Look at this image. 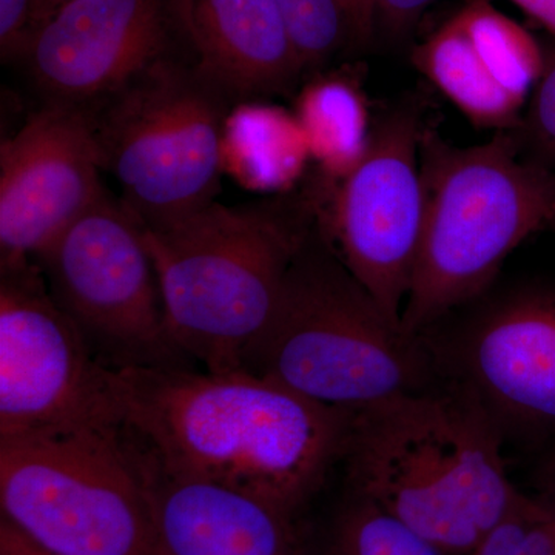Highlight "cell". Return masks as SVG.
Listing matches in <instances>:
<instances>
[{
    "label": "cell",
    "instance_id": "obj_12",
    "mask_svg": "<svg viewBox=\"0 0 555 555\" xmlns=\"http://www.w3.org/2000/svg\"><path fill=\"white\" fill-rule=\"evenodd\" d=\"M427 339L441 375L469 389L503 434L555 429V288L513 292L447 343Z\"/></svg>",
    "mask_w": 555,
    "mask_h": 555
},
{
    "label": "cell",
    "instance_id": "obj_2",
    "mask_svg": "<svg viewBox=\"0 0 555 555\" xmlns=\"http://www.w3.org/2000/svg\"><path fill=\"white\" fill-rule=\"evenodd\" d=\"M503 437L480 400L443 377L353 414L341 462L350 494L444 555H470L521 494Z\"/></svg>",
    "mask_w": 555,
    "mask_h": 555
},
{
    "label": "cell",
    "instance_id": "obj_16",
    "mask_svg": "<svg viewBox=\"0 0 555 555\" xmlns=\"http://www.w3.org/2000/svg\"><path fill=\"white\" fill-rule=\"evenodd\" d=\"M310 158L295 113L243 101L230 109L222 131V170L255 192H291Z\"/></svg>",
    "mask_w": 555,
    "mask_h": 555
},
{
    "label": "cell",
    "instance_id": "obj_4",
    "mask_svg": "<svg viewBox=\"0 0 555 555\" xmlns=\"http://www.w3.org/2000/svg\"><path fill=\"white\" fill-rule=\"evenodd\" d=\"M320 215L312 198L281 193L238 206L214 201L169 224L142 225L167 328L193 363L241 371Z\"/></svg>",
    "mask_w": 555,
    "mask_h": 555
},
{
    "label": "cell",
    "instance_id": "obj_23",
    "mask_svg": "<svg viewBox=\"0 0 555 555\" xmlns=\"http://www.w3.org/2000/svg\"><path fill=\"white\" fill-rule=\"evenodd\" d=\"M526 133L543 158L540 164L555 170V51L545 56V68L532 90Z\"/></svg>",
    "mask_w": 555,
    "mask_h": 555
},
{
    "label": "cell",
    "instance_id": "obj_18",
    "mask_svg": "<svg viewBox=\"0 0 555 555\" xmlns=\"http://www.w3.org/2000/svg\"><path fill=\"white\" fill-rule=\"evenodd\" d=\"M310 158L328 178H346L366 153L371 130L366 101L352 80L332 75L313 79L295 105Z\"/></svg>",
    "mask_w": 555,
    "mask_h": 555
},
{
    "label": "cell",
    "instance_id": "obj_7",
    "mask_svg": "<svg viewBox=\"0 0 555 555\" xmlns=\"http://www.w3.org/2000/svg\"><path fill=\"white\" fill-rule=\"evenodd\" d=\"M233 107L196 68L160 60L86 107L102 171L144 228H158L217 201L222 131Z\"/></svg>",
    "mask_w": 555,
    "mask_h": 555
},
{
    "label": "cell",
    "instance_id": "obj_25",
    "mask_svg": "<svg viewBox=\"0 0 555 555\" xmlns=\"http://www.w3.org/2000/svg\"><path fill=\"white\" fill-rule=\"evenodd\" d=\"M434 0H377V28L390 38L406 35Z\"/></svg>",
    "mask_w": 555,
    "mask_h": 555
},
{
    "label": "cell",
    "instance_id": "obj_6",
    "mask_svg": "<svg viewBox=\"0 0 555 555\" xmlns=\"http://www.w3.org/2000/svg\"><path fill=\"white\" fill-rule=\"evenodd\" d=\"M0 509L53 555H153L149 462L122 426L0 440Z\"/></svg>",
    "mask_w": 555,
    "mask_h": 555
},
{
    "label": "cell",
    "instance_id": "obj_20",
    "mask_svg": "<svg viewBox=\"0 0 555 555\" xmlns=\"http://www.w3.org/2000/svg\"><path fill=\"white\" fill-rule=\"evenodd\" d=\"M323 555H444L377 505L350 494L332 521Z\"/></svg>",
    "mask_w": 555,
    "mask_h": 555
},
{
    "label": "cell",
    "instance_id": "obj_10",
    "mask_svg": "<svg viewBox=\"0 0 555 555\" xmlns=\"http://www.w3.org/2000/svg\"><path fill=\"white\" fill-rule=\"evenodd\" d=\"M414 108H398L371 130L363 158L341 179L320 228L346 269L401 327L423 229L420 141Z\"/></svg>",
    "mask_w": 555,
    "mask_h": 555
},
{
    "label": "cell",
    "instance_id": "obj_26",
    "mask_svg": "<svg viewBox=\"0 0 555 555\" xmlns=\"http://www.w3.org/2000/svg\"><path fill=\"white\" fill-rule=\"evenodd\" d=\"M349 24L350 38L367 42L377 30V0H337Z\"/></svg>",
    "mask_w": 555,
    "mask_h": 555
},
{
    "label": "cell",
    "instance_id": "obj_30",
    "mask_svg": "<svg viewBox=\"0 0 555 555\" xmlns=\"http://www.w3.org/2000/svg\"><path fill=\"white\" fill-rule=\"evenodd\" d=\"M543 503L547 506V509L551 511V513L555 516V481L553 485H551L550 491L546 492L545 495L542 496Z\"/></svg>",
    "mask_w": 555,
    "mask_h": 555
},
{
    "label": "cell",
    "instance_id": "obj_27",
    "mask_svg": "<svg viewBox=\"0 0 555 555\" xmlns=\"http://www.w3.org/2000/svg\"><path fill=\"white\" fill-rule=\"evenodd\" d=\"M0 555H53L36 546L27 537L21 534L5 520L0 518Z\"/></svg>",
    "mask_w": 555,
    "mask_h": 555
},
{
    "label": "cell",
    "instance_id": "obj_17",
    "mask_svg": "<svg viewBox=\"0 0 555 555\" xmlns=\"http://www.w3.org/2000/svg\"><path fill=\"white\" fill-rule=\"evenodd\" d=\"M412 64L429 79L474 126H513L525 100L494 78L454 16L412 50Z\"/></svg>",
    "mask_w": 555,
    "mask_h": 555
},
{
    "label": "cell",
    "instance_id": "obj_9",
    "mask_svg": "<svg viewBox=\"0 0 555 555\" xmlns=\"http://www.w3.org/2000/svg\"><path fill=\"white\" fill-rule=\"evenodd\" d=\"M120 426L116 371L93 356L35 261L0 269V440Z\"/></svg>",
    "mask_w": 555,
    "mask_h": 555
},
{
    "label": "cell",
    "instance_id": "obj_24",
    "mask_svg": "<svg viewBox=\"0 0 555 555\" xmlns=\"http://www.w3.org/2000/svg\"><path fill=\"white\" fill-rule=\"evenodd\" d=\"M35 0H0V51L3 60L22 56L31 31Z\"/></svg>",
    "mask_w": 555,
    "mask_h": 555
},
{
    "label": "cell",
    "instance_id": "obj_5",
    "mask_svg": "<svg viewBox=\"0 0 555 555\" xmlns=\"http://www.w3.org/2000/svg\"><path fill=\"white\" fill-rule=\"evenodd\" d=\"M420 170L422 238L401 313L411 337L480 297L525 240L555 225V170L518 158L503 131L459 147L423 129Z\"/></svg>",
    "mask_w": 555,
    "mask_h": 555
},
{
    "label": "cell",
    "instance_id": "obj_8",
    "mask_svg": "<svg viewBox=\"0 0 555 555\" xmlns=\"http://www.w3.org/2000/svg\"><path fill=\"white\" fill-rule=\"evenodd\" d=\"M35 262L109 371L195 367L170 337L144 230L119 198L105 192Z\"/></svg>",
    "mask_w": 555,
    "mask_h": 555
},
{
    "label": "cell",
    "instance_id": "obj_19",
    "mask_svg": "<svg viewBox=\"0 0 555 555\" xmlns=\"http://www.w3.org/2000/svg\"><path fill=\"white\" fill-rule=\"evenodd\" d=\"M454 17L494 78L526 101L545 68L534 38L491 0H469Z\"/></svg>",
    "mask_w": 555,
    "mask_h": 555
},
{
    "label": "cell",
    "instance_id": "obj_29",
    "mask_svg": "<svg viewBox=\"0 0 555 555\" xmlns=\"http://www.w3.org/2000/svg\"><path fill=\"white\" fill-rule=\"evenodd\" d=\"M68 2H72V0H35V5H33L30 36L39 25H42L43 22L49 20L50 16H53L61 7H64L65 3Z\"/></svg>",
    "mask_w": 555,
    "mask_h": 555
},
{
    "label": "cell",
    "instance_id": "obj_14",
    "mask_svg": "<svg viewBox=\"0 0 555 555\" xmlns=\"http://www.w3.org/2000/svg\"><path fill=\"white\" fill-rule=\"evenodd\" d=\"M147 462L153 555H309L299 514L228 486L167 476Z\"/></svg>",
    "mask_w": 555,
    "mask_h": 555
},
{
    "label": "cell",
    "instance_id": "obj_11",
    "mask_svg": "<svg viewBox=\"0 0 555 555\" xmlns=\"http://www.w3.org/2000/svg\"><path fill=\"white\" fill-rule=\"evenodd\" d=\"M89 112L47 102L0 149V269L35 261L107 192Z\"/></svg>",
    "mask_w": 555,
    "mask_h": 555
},
{
    "label": "cell",
    "instance_id": "obj_21",
    "mask_svg": "<svg viewBox=\"0 0 555 555\" xmlns=\"http://www.w3.org/2000/svg\"><path fill=\"white\" fill-rule=\"evenodd\" d=\"M302 67L327 61L350 38L337 0H275Z\"/></svg>",
    "mask_w": 555,
    "mask_h": 555
},
{
    "label": "cell",
    "instance_id": "obj_22",
    "mask_svg": "<svg viewBox=\"0 0 555 555\" xmlns=\"http://www.w3.org/2000/svg\"><path fill=\"white\" fill-rule=\"evenodd\" d=\"M470 555H555V516L542 500L520 494Z\"/></svg>",
    "mask_w": 555,
    "mask_h": 555
},
{
    "label": "cell",
    "instance_id": "obj_28",
    "mask_svg": "<svg viewBox=\"0 0 555 555\" xmlns=\"http://www.w3.org/2000/svg\"><path fill=\"white\" fill-rule=\"evenodd\" d=\"M555 36V0H511Z\"/></svg>",
    "mask_w": 555,
    "mask_h": 555
},
{
    "label": "cell",
    "instance_id": "obj_3",
    "mask_svg": "<svg viewBox=\"0 0 555 555\" xmlns=\"http://www.w3.org/2000/svg\"><path fill=\"white\" fill-rule=\"evenodd\" d=\"M241 371L350 415L443 378L429 339L387 318L332 250L320 218Z\"/></svg>",
    "mask_w": 555,
    "mask_h": 555
},
{
    "label": "cell",
    "instance_id": "obj_1",
    "mask_svg": "<svg viewBox=\"0 0 555 555\" xmlns=\"http://www.w3.org/2000/svg\"><path fill=\"white\" fill-rule=\"evenodd\" d=\"M120 426L160 473L299 514L341 462L352 415L246 371L116 372Z\"/></svg>",
    "mask_w": 555,
    "mask_h": 555
},
{
    "label": "cell",
    "instance_id": "obj_15",
    "mask_svg": "<svg viewBox=\"0 0 555 555\" xmlns=\"http://www.w3.org/2000/svg\"><path fill=\"white\" fill-rule=\"evenodd\" d=\"M193 67L233 102L281 93L305 67L275 0H171Z\"/></svg>",
    "mask_w": 555,
    "mask_h": 555
},
{
    "label": "cell",
    "instance_id": "obj_13",
    "mask_svg": "<svg viewBox=\"0 0 555 555\" xmlns=\"http://www.w3.org/2000/svg\"><path fill=\"white\" fill-rule=\"evenodd\" d=\"M167 47L166 0H72L31 33L22 57L49 102L90 107Z\"/></svg>",
    "mask_w": 555,
    "mask_h": 555
}]
</instances>
